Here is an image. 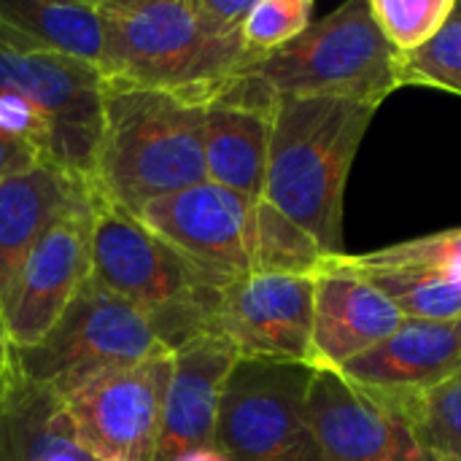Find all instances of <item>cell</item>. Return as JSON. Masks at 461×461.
<instances>
[{"label":"cell","mask_w":461,"mask_h":461,"mask_svg":"<svg viewBox=\"0 0 461 461\" xmlns=\"http://www.w3.org/2000/svg\"><path fill=\"white\" fill-rule=\"evenodd\" d=\"M378 105L346 97H278L262 200L316 240L324 257H343V203L357 151Z\"/></svg>","instance_id":"1"},{"label":"cell","mask_w":461,"mask_h":461,"mask_svg":"<svg viewBox=\"0 0 461 461\" xmlns=\"http://www.w3.org/2000/svg\"><path fill=\"white\" fill-rule=\"evenodd\" d=\"M97 8L105 30V84L176 92L208 105L259 59L243 35L211 32L192 0H103Z\"/></svg>","instance_id":"2"},{"label":"cell","mask_w":461,"mask_h":461,"mask_svg":"<svg viewBox=\"0 0 461 461\" xmlns=\"http://www.w3.org/2000/svg\"><path fill=\"white\" fill-rule=\"evenodd\" d=\"M205 105L159 89L105 84L95 192L132 216L165 194L208 181Z\"/></svg>","instance_id":"3"},{"label":"cell","mask_w":461,"mask_h":461,"mask_svg":"<svg viewBox=\"0 0 461 461\" xmlns=\"http://www.w3.org/2000/svg\"><path fill=\"white\" fill-rule=\"evenodd\" d=\"M89 278L140 308L170 354L205 332H216L224 286L138 216L103 200L92 227Z\"/></svg>","instance_id":"4"},{"label":"cell","mask_w":461,"mask_h":461,"mask_svg":"<svg viewBox=\"0 0 461 461\" xmlns=\"http://www.w3.org/2000/svg\"><path fill=\"white\" fill-rule=\"evenodd\" d=\"M397 57L373 19L370 0H348L240 76L270 100L346 97L381 108L400 89Z\"/></svg>","instance_id":"5"},{"label":"cell","mask_w":461,"mask_h":461,"mask_svg":"<svg viewBox=\"0 0 461 461\" xmlns=\"http://www.w3.org/2000/svg\"><path fill=\"white\" fill-rule=\"evenodd\" d=\"M170 354L146 313L92 278L70 300L51 332L32 348L14 351V370L27 384L68 400L95 378Z\"/></svg>","instance_id":"6"},{"label":"cell","mask_w":461,"mask_h":461,"mask_svg":"<svg viewBox=\"0 0 461 461\" xmlns=\"http://www.w3.org/2000/svg\"><path fill=\"white\" fill-rule=\"evenodd\" d=\"M313 367L238 359L219 402L213 446L230 461H321L308 421Z\"/></svg>","instance_id":"7"},{"label":"cell","mask_w":461,"mask_h":461,"mask_svg":"<svg viewBox=\"0 0 461 461\" xmlns=\"http://www.w3.org/2000/svg\"><path fill=\"white\" fill-rule=\"evenodd\" d=\"M0 92L24 97L51 124L49 165L92 181L105 116V78L97 65L0 43Z\"/></svg>","instance_id":"8"},{"label":"cell","mask_w":461,"mask_h":461,"mask_svg":"<svg viewBox=\"0 0 461 461\" xmlns=\"http://www.w3.org/2000/svg\"><path fill=\"white\" fill-rule=\"evenodd\" d=\"M173 354L105 373L65 402L81 446L97 461H154Z\"/></svg>","instance_id":"9"},{"label":"cell","mask_w":461,"mask_h":461,"mask_svg":"<svg viewBox=\"0 0 461 461\" xmlns=\"http://www.w3.org/2000/svg\"><path fill=\"white\" fill-rule=\"evenodd\" d=\"M97 208L100 194L62 213L41 235L0 294V316L14 351L41 343L89 281Z\"/></svg>","instance_id":"10"},{"label":"cell","mask_w":461,"mask_h":461,"mask_svg":"<svg viewBox=\"0 0 461 461\" xmlns=\"http://www.w3.org/2000/svg\"><path fill=\"white\" fill-rule=\"evenodd\" d=\"M411 400L313 370L308 421L321 461H432L416 432Z\"/></svg>","instance_id":"11"},{"label":"cell","mask_w":461,"mask_h":461,"mask_svg":"<svg viewBox=\"0 0 461 461\" xmlns=\"http://www.w3.org/2000/svg\"><path fill=\"white\" fill-rule=\"evenodd\" d=\"M257 205L232 189L203 181L146 203L138 219L227 289L254 273Z\"/></svg>","instance_id":"12"},{"label":"cell","mask_w":461,"mask_h":461,"mask_svg":"<svg viewBox=\"0 0 461 461\" xmlns=\"http://www.w3.org/2000/svg\"><path fill=\"white\" fill-rule=\"evenodd\" d=\"M313 276L251 273L221 292L216 332L238 359L311 367Z\"/></svg>","instance_id":"13"},{"label":"cell","mask_w":461,"mask_h":461,"mask_svg":"<svg viewBox=\"0 0 461 461\" xmlns=\"http://www.w3.org/2000/svg\"><path fill=\"white\" fill-rule=\"evenodd\" d=\"M402 319L370 281L343 267L338 257L324 259L319 273H313L311 367L338 373L384 343Z\"/></svg>","instance_id":"14"},{"label":"cell","mask_w":461,"mask_h":461,"mask_svg":"<svg viewBox=\"0 0 461 461\" xmlns=\"http://www.w3.org/2000/svg\"><path fill=\"white\" fill-rule=\"evenodd\" d=\"M338 373L357 386L386 394H427L461 373V316L402 319L384 343Z\"/></svg>","instance_id":"15"},{"label":"cell","mask_w":461,"mask_h":461,"mask_svg":"<svg viewBox=\"0 0 461 461\" xmlns=\"http://www.w3.org/2000/svg\"><path fill=\"white\" fill-rule=\"evenodd\" d=\"M235 362V348L219 332H205L173 354V375L154 461H170L184 451L213 446L221 392Z\"/></svg>","instance_id":"16"},{"label":"cell","mask_w":461,"mask_h":461,"mask_svg":"<svg viewBox=\"0 0 461 461\" xmlns=\"http://www.w3.org/2000/svg\"><path fill=\"white\" fill-rule=\"evenodd\" d=\"M95 194L92 181L49 162L0 181V294L41 235Z\"/></svg>","instance_id":"17"},{"label":"cell","mask_w":461,"mask_h":461,"mask_svg":"<svg viewBox=\"0 0 461 461\" xmlns=\"http://www.w3.org/2000/svg\"><path fill=\"white\" fill-rule=\"evenodd\" d=\"M270 113L273 108H259L230 97H213L205 105L203 149L208 181L232 189L251 203L262 200Z\"/></svg>","instance_id":"18"},{"label":"cell","mask_w":461,"mask_h":461,"mask_svg":"<svg viewBox=\"0 0 461 461\" xmlns=\"http://www.w3.org/2000/svg\"><path fill=\"white\" fill-rule=\"evenodd\" d=\"M0 461H97L59 397L16 375L0 397Z\"/></svg>","instance_id":"19"},{"label":"cell","mask_w":461,"mask_h":461,"mask_svg":"<svg viewBox=\"0 0 461 461\" xmlns=\"http://www.w3.org/2000/svg\"><path fill=\"white\" fill-rule=\"evenodd\" d=\"M0 43L103 62L105 30L97 3L0 0Z\"/></svg>","instance_id":"20"},{"label":"cell","mask_w":461,"mask_h":461,"mask_svg":"<svg viewBox=\"0 0 461 461\" xmlns=\"http://www.w3.org/2000/svg\"><path fill=\"white\" fill-rule=\"evenodd\" d=\"M343 267L370 281L405 319H456L461 316V286L448 270L365 265L357 257H338Z\"/></svg>","instance_id":"21"},{"label":"cell","mask_w":461,"mask_h":461,"mask_svg":"<svg viewBox=\"0 0 461 461\" xmlns=\"http://www.w3.org/2000/svg\"><path fill=\"white\" fill-rule=\"evenodd\" d=\"M324 251L311 235L289 221L270 203L257 205V243H254V273H284V276H313L324 265Z\"/></svg>","instance_id":"22"},{"label":"cell","mask_w":461,"mask_h":461,"mask_svg":"<svg viewBox=\"0 0 461 461\" xmlns=\"http://www.w3.org/2000/svg\"><path fill=\"white\" fill-rule=\"evenodd\" d=\"M397 81L461 97V0L429 43L397 57Z\"/></svg>","instance_id":"23"},{"label":"cell","mask_w":461,"mask_h":461,"mask_svg":"<svg viewBox=\"0 0 461 461\" xmlns=\"http://www.w3.org/2000/svg\"><path fill=\"white\" fill-rule=\"evenodd\" d=\"M456 0H370L373 19L397 54L429 43L451 16Z\"/></svg>","instance_id":"24"},{"label":"cell","mask_w":461,"mask_h":461,"mask_svg":"<svg viewBox=\"0 0 461 461\" xmlns=\"http://www.w3.org/2000/svg\"><path fill=\"white\" fill-rule=\"evenodd\" d=\"M416 432L432 461H461V373L411 400Z\"/></svg>","instance_id":"25"},{"label":"cell","mask_w":461,"mask_h":461,"mask_svg":"<svg viewBox=\"0 0 461 461\" xmlns=\"http://www.w3.org/2000/svg\"><path fill=\"white\" fill-rule=\"evenodd\" d=\"M311 22L313 0H254L240 32L246 49L262 59L300 38Z\"/></svg>","instance_id":"26"},{"label":"cell","mask_w":461,"mask_h":461,"mask_svg":"<svg viewBox=\"0 0 461 461\" xmlns=\"http://www.w3.org/2000/svg\"><path fill=\"white\" fill-rule=\"evenodd\" d=\"M357 259L365 265H384V267H432V270L456 267L461 265V227L402 240L370 254H359Z\"/></svg>","instance_id":"27"},{"label":"cell","mask_w":461,"mask_h":461,"mask_svg":"<svg viewBox=\"0 0 461 461\" xmlns=\"http://www.w3.org/2000/svg\"><path fill=\"white\" fill-rule=\"evenodd\" d=\"M0 130L11 138L30 143L43 162L51 154V124L19 95L0 92Z\"/></svg>","instance_id":"28"},{"label":"cell","mask_w":461,"mask_h":461,"mask_svg":"<svg viewBox=\"0 0 461 461\" xmlns=\"http://www.w3.org/2000/svg\"><path fill=\"white\" fill-rule=\"evenodd\" d=\"M200 22L221 35V38H235V35H243V22L254 5V0H192Z\"/></svg>","instance_id":"29"},{"label":"cell","mask_w":461,"mask_h":461,"mask_svg":"<svg viewBox=\"0 0 461 461\" xmlns=\"http://www.w3.org/2000/svg\"><path fill=\"white\" fill-rule=\"evenodd\" d=\"M41 162H43L41 154L30 143H24L19 138H11V135H5L0 130V181H5L11 176H19V173H27Z\"/></svg>","instance_id":"30"},{"label":"cell","mask_w":461,"mask_h":461,"mask_svg":"<svg viewBox=\"0 0 461 461\" xmlns=\"http://www.w3.org/2000/svg\"><path fill=\"white\" fill-rule=\"evenodd\" d=\"M11 378H14L11 343H8V335H5V324H3V316H0V397L5 394V386L11 384Z\"/></svg>","instance_id":"31"},{"label":"cell","mask_w":461,"mask_h":461,"mask_svg":"<svg viewBox=\"0 0 461 461\" xmlns=\"http://www.w3.org/2000/svg\"><path fill=\"white\" fill-rule=\"evenodd\" d=\"M170 461H230L216 446H203V448H192V451H184L178 454L176 459Z\"/></svg>","instance_id":"32"}]
</instances>
